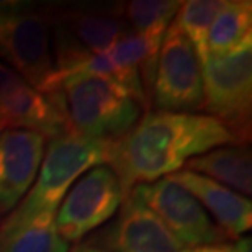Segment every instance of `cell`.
<instances>
[{"label":"cell","mask_w":252,"mask_h":252,"mask_svg":"<svg viewBox=\"0 0 252 252\" xmlns=\"http://www.w3.org/2000/svg\"><path fill=\"white\" fill-rule=\"evenodd\" d=\"M234 144L243 146L210 115L148 112L128 133L110 143L105 165L118 177L125 201L136 185L164 179L196 156Z\"/></svg>","instance_id":"6da1fadb"},{"label":"cell","mask_w":252,"mask_h":252,"mask_svg":"<svg viewBox=\"0 0 252 252\" xmlns=\"http://www.w3.org/2000/svg\"><path fill=\"white\" fill-rule=\"evenodd\" d=\"M108 148V141L85 139L75 134L49 141L36 182L0 224V241L25 228L38 216L56 213L69 189L80 175L92 167L107 164Z\"/></svg>","instance_id":"7a4b0ae2"},{"label":"cell","mask_w":252,"mask_h":252,"mask_svg":"<svg viewBox=\"0 0 252 252\" xmlns=\"http://www.w3.org/2000/svg\"><path fill=\"white\" fill-rule=\"evenodd\" d=\"M54 49L53 90L95 54L129 33L123 3H61L41 7ZM51 90V92H53Z\"/></svg>","instance_id":"3957f363"},{"label":"cell","mask_w":252,"mask_h":252,"mask_svg":"<svg viewBox=\"0 0 252 252\" xmlns=\"http://www.w3.org/2000/svg\"><path fill=\"white\" fill-rule=\"evenodd\" d=\"M58 90L63 95L70 133L85 139L112 143L148 112L118 82L100 75H69L61 80Z\"/></svg>","instance_id":"277c9868"},{"label":"cell","mask_w":252,"mask_h":252,"mask_svg":"<svg viewBox=\"0 0 252 252\" xmlns=\"http://www.w3.org/2000/svg\"><path fill=\"white\" fill-rule=\"evenodd\" d=\"M0 63L38 92L53 90L56 67L41 7L0 2Z\"/></svg>","instance_id":"5b68a950"},{"label":"cell","mask_w":252,"mask_h":252,"mask_svg":"<svg viewBox=\"0 0 252 252\" xmlns=\"http://www.w3.org/2000/svg\"><path fill=\"white\" fill-rule=\"evenodd\" d=\"M203 110L228 128L239 144L251 141L252 43L201 65Z\"/></svg>","instance_id":"8992f818"},{"label":"cell","mask_w":252,"mask_h":252,"mask_svg":"<svg viewBox=\"0 0 252 252\" xmlns=\"http://www.w3.org/2000/svg\"><path fill=\"white\" fill-rule=\"evenodd\" d=\"M151 105L158 112L167 113L203 110L201 64L189 38L175 22L170 23L159 49Z\"/></svg>","instance_id":"52a82bcc"},{"label":"cell","mask_w":252,"mask_h":252,"mask_svg":"<svg viewBox=\"0 0 252 252\" xmlns=\"http://www.w3.org/2000/svg\"><path fill=\"white\" fill-rule=\"evenodd\" d=\"M123 201L118 177L97 165L79 177L56 211V229L65 243H77L113 218Z\"/></svg>","instance_id":"ba28073f"},{"label":"cell","mask_w":252,"mask_h":252,"mask_svg":"<svg viewBox=\"0 0 252 252\" xmlns=\"http://www.w3.org/2000/svg\"><path fill=\"white\" fill-rule=\"evenodd\" d=\"M129 195L153 211L189 251L228 241L203 206L169 177L136 185Z\"/></svg>","instance_id":"9c48e42d"},{"label":"cell","mask_w":252,"mask_h":252,"mask_svg":"<svg viewBox=\"0 0 252 252\" xmlns=\"http://www.w3.org/2000/svg\"><path fill=\"white\" fill-rule=\"evenodd\" d=\"M89 244L105 252H189L153 211L128 195L117 220Z\"/></svg>","instance_id":"30bf717a"},{"label":"cell","mask_w":252,"mask_h":252,"mask_svg":"<svg viewBox=\"0 0 252 252\" xmlns=\"http://www.w3.org/2000/svg\"><path fill=\"white\" fill-rule=\"evenodd\" d=\"M27 129L53 138L61 129V113L51 95L41 94L0 63V131Z\"/></svg>","instance_id":"8fae6325"},{"label":"cell","mask_w":252,"mask_h":252,"mask_svg":"<svg viewBox=\"0 0 252 252\" xmlns=\"http://www.w3.org/2000/svg\"><path fill=\"white\" fill-rule=\"evenodd\" d=\"M46 138L34 131L0 133V216L12 211L34 184Z\"/></svg>","instance_id":"7c38bea8"},{"label":"cell","mask_w":252,"mask_h":252,"mask_svg":"<svg viewBox=\"0 0 252 252\" xmlns=\"http://www.w3.org/2000/svg\"><path fill=\"white\" fill-rule=\"evenodd\" d=\"M167 177L187 190L203 208L215 216V224L221 229L226 239H238L251 229L252 203L249 198L190 170H177Z\"/></svg>","instance_id":"4fadbf2b"},{"label":"cell","mask_w":252,"mask_h":252,"mask_svg":"<svg viewBox=\"0 0 252 252\" xmlns=\"http://www.w3.org/2000/svg\"><path fill=\"white\" fill-rule=\"evenodd\" d=\"M185 170L205 175L216 184L243 196L252 193V156L248 146H220L196 156L184 165Z\"/></svg>","instance_id":"5bb4252c"},{"label":"cell","mask_w":252,"mask_h":252,"mask_svg":"<svg viewBox=\"0 0 252 252\" xmlns=\"http://www.w3.org/2000/svg\"><path fill=\"white\" fill-rule=\"evenodd\" d=\"M252 43V2L224 0L208 33V59L221 58Z\"/></svg>","instance_id":"9a60e30c"},{"label":"cell","mask_w":252,"mask_h":252,"mask_svg":"<svg viewBox=\"0 0 252 252\" xmlns=\"http://www.w3.org/2000/svg\"><path fill=\"white\" fill-rule=\"evenodd\" d=\"M180 7L179 0H134L123 3V18L131 33L162 41Z\"/></svg>","instance_id":"2e32d148"},{"label":"cell","mask_w":252,"mask_h":252,"mask_svg":"<svg viewBox=\"0 0 252 252\" xmlns=\"http://www.w3.org/2000/svg\"><path fill=\"white\" fill-rule=\"evenodd\" d=\"M56 229V213L41 215L17 233L0 241V252H69Z\"/></svg>","instance_id":"e0dca14e"},{"label":"cell","mask_w":252,"mask_h":252,"mask_svg":"<svg viewBox=\"0 0 252 252\" xmlns=\"http://www.w3.org/2000/svg\"><path fill=\"white\" fill-rule=\"evenodd\" d=\"M224 0H190L182 2V7L175 15L174 22L189 38L200 64L208 61V33L213 20L223 8Z\"/></svg>","instance_id":"ac0fdd59"},{"label":"cell","mask_w":252,"mask_h":252,"mask_svg":"<svg viewBox=\"0 0 252 252\" xmlns=\"http://www.w3.org/2000/svg\"><path fill=\"white\" fill-rule=\"evenodd\" d=\"M189 252H231V246L228 243L220 244H208V246H198Z\"/></svg>","instance_id":"d6986e66"},{"label":"cell","mask_w":252,"mask_h":252,"mask_svg":"<svg viewBox=\"0 0 252 252\" xmlns=\"http://www.w3.org/2000/svg\"><path fill=\"white\" fill-rule=\"evenodd\" d=\"M231 246V252H252V244H251V238L246 236V238H238L236 243L229 244Z\"/></svg>","instance_id":"ffe728a7"},{"label":"cell","mask_w":252,"mask_h":252,"mask_svg":"<svg viewBox=\"0 0 252 252\" xmlns=\"http://www.w3.org/2000/svg\"><path fill=\"white\" fill-rule=\"evenodd\" d=\"M69 252H105V251L95 248V246L89 243H79V244H75L72 249H69Z\"/></svg>","instance_id":"44dd1931"},{"label":"cell","mask_w":252,"mask_h":252,"mask_svg":"<svg viewBox=\"0 0 252 252\" xmlns=\"http://www.w3.org/2000/svg\"><path fill=\"white\" fill-rule=\"evenodd\" d=\"M0 133H2V131H0Z\"/></svg>","instance_id":"7402d4cb"}]
</instances>
